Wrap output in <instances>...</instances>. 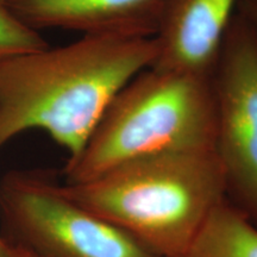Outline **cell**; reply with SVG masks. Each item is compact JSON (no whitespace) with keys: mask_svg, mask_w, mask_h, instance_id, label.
<instances>
[{"mask_svg":"<svg viewBox=\"0 0 257 257\" xmlns=\"http://www.w3.org/2000/svg\"><path fill=\"white\" fill-rule=\"evenodd\" d=\"M157 55L156 37L82 35L8 60L0 66V148L41 130L74 159L115 94Z\"/></svg>","mask_w":257,"mask_h":257,"instance_id":"obj_1","label":"cell"},{"mask_svg":"<svg viewBox=\"0 0 257 257\" xmlns=\"http://www.w3.org/2000/svg\"><path fill=\"white\" fill-rule=\"evenodd\" d=\"M63 191L159 257H184L224 201L227 179L216 149L128 161Z\"/></svg>","mask_w":257,"mask_h":257,"instance_id":"obj_2","label":"cell"},{"mask_svg":"<svg viewBox=\"0 0 257 257\" xmlns=\"http://www.w3.org/2000/svg\"><path fill=\"white\" fill-rule=\"evenodd\" d=\"M212 75L152 66L112 99L85 147L67 161V184H81L128 161L216 149Z\"/></svg>","mask_w":257,"mask_h":257,"instance_id":"obj_3","label":"cell"},{"mask_svg":"<svg viewBox=\"0 0 257 257\" xmlns=\"http://www.w3.org/2000/svg\"><path fill=\"white\" fill-rule=\"evenodd\" d=\"M0 210L15 242L49 257H159L35 173L3 179Z\"/></svg>","mask_w":257,"mask_h":257,"instance_id":"obj_4","label":"cell"},{"mask_svg":"<svg viewBox=\"0 0 257 257\" xmlns=\"http://www.w3.org/2000/svg\"><path fill=\"white\" fill-rule=\"evenodd\" d=\"M217 102L216 152L227 188L257 224V32L238 12L231 19L212 73Z\"/></svg>","mask_w":257,"mask_h":257,"instance_id":"obj_5","label":"cell"},{"mask_svg":"<svg viewBox=\"0 0 257 257\" xmlns=\"http://www.w3.org/2000/svg\"><path fill=\"white\" fill-rule=\"evenodd\" d=\"M34 30L60 29L82 35L156 37L168 0H5Z\"/></svg>","mask_w":257,"mask_h":257,"instance_id":"obj_6","label":"cell"},{"mask_svg":"<svg viewBox=\"0 0 257 257\" xmlns=\"http://www.w3.org/2000/svg\"><path fill=\"white\" fill-rule=\"evenodd\" d=\"M239 0H168L153 66L212 75Z\"/></svg>","mask_w":257,"mask_h":257,"instance_id":"obj_7","label":"cell"},{"mask_svg":"<svg viewBox=\"0 0 257 257\" xmlns=\"http://www.w3.org/2000/svg\"><path fill=\"white\" fill-rule=\"evenodd\" d=\"M184 257H257V224L240 208L223 201Z\"/></svg>","mask_w":257,"mask_h":257,"instance_id":"obj_8","label":"cell"},{"mask_svg":"<svg viewBox=\"0 0 257 257\" xmlns=\"http://www.w3.org/2000/svg\"><path fill=\"white\" fill-rule=\"evenodd\" d=\"M48 46L40 31L19 21L5 0H0V66L12 57L44 49Z\"/></svg>","mask_w":257,"mask_h":257,"instance_id":"obj_9","label":"cell"},{"mask_svg":"<svg viewBox=\"0 0 257 257\" xmlns=\"http://www.w3.org/2000/svg\"><path fill=\"white\" fill-rule=\"evenodd\" d=\"M237 12L257 32V0H239Z\"/></svg>","mask_w":257,"mask_h":257,"instance_id":"obj_10","label":"cell"},{"mask_svg":"<svg viewBox=\"0 0 257 257\" xmlns=\"http://www.w3.org/2000/svg\"><path fill=\"white\" fill-rule=\"evenodd\" d=\"M6 257H49L44 253H42L37 250H35L31 246L25 245L23 243L19 242H11V246Z\"/></svg>","mask_w":257,"mask_h":257,"instance_id":"obj_11","label":"cell"},{"mask_svg":"<svg viewBox=\"0 0 257 257\" xmlns=\"http://www.w3.org/2000/svg\"><path fill=\"white\" fill-rule=\"evenodd\" d=\"M10 246H11V242L3 238L2 234H0V257H6L10 250Z\"/></svg>","mask_w":257,"mask_h":257,"instance_id":"obj_12","label":"cell"}]
</instances>
